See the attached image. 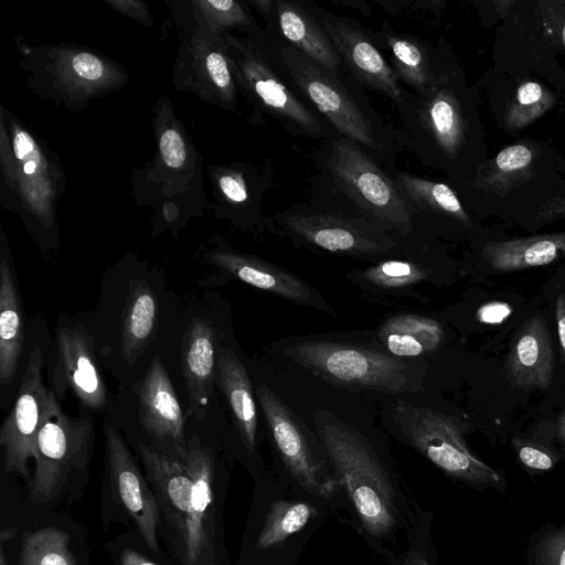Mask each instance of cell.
I'll use <instances>...</instances> for the list:
<instances>
[{
	"instance_id": "6da1fadb",
	"label": "cell",
	"mask_w": 565,
	"mask_h": 565,
	"mask_svg": "<svg viewBox=\"0 0 565 565\" xmlns=\"http://www.w3.org/2000/svg\"><path fill=\"white\" fill-rule=\"evenodd\" d=\"M316 426L360 531L375 546L384 548L411 522L409 503L399 482L355 429L324 412L317 413Z\"/></svg>"
},
{
	"instance_id": "7a4b0ae2",
	"label": "cell",
	"mask_w": 565,
	"mask_h": 565,
	"mask_svg": "<svg viewBox=\"0 0 565 565\" xmlns=\"http://www.w3.org/2000/svg\"><path fill=\"white\" fill-rule=\"evenodd\" d=\"M270 35L277 62L295 90L338 135L359 143L376 160L392 162L401 149L397 129L385 124L366 98L349 85L344 70L329 68Z\"/></svg>"
},
{
	"instance_id": "3957f363",
	"label": "cell",
	"mask_w": 565,
	"mask_h": 565,
	"mask_svg": "<svg viewBox=\"0 0 565 565\" xmlns=\"http://www.w3.org/2000/svg\"><path fill=\"white\" fill-rule=\"evenodd\" d=\"M138 450L160 512L174 530L177 554L184 565H193L213 542V457L195 450L184 465L143 443Z\"/></svg>"
},
{
	"instance_id": "277c9868",
	"label": "cell",
	"mask_w": 565,
	"mask_h": 565,
	"mask_svg": "<svg viewBox=\"0 0 565 565\" xmlns=\"http://www.w3.org/2000/svg\"><path fill=\"white\" fill-rule=\"evenodd\" d=\"M320 152V169L358 206L360 215L401 237L414 232L417 211L387 168L362 146L340 135L330 136Z\"/></svg>"
},
{
	"instance_id": "5b68a950",
	"label": "cell",
	"mask_w": 565,
	"mask_h": 565,
	"mask_svg": "<svg viewBox=\"0 0 565 565\" xmlns=\"http://www.w3.org/2000/svg\"><path fill=\"white\" fill-rule=\"evenodd\" d=\"M238 89L288 131L309 138H329L327 128L284 75L270 33L257 29L247 39L223 35Z\"/></svg>"
},
{
	"instance_id": "8992f818",
	"label": "cell",
	"mask_w": 565,
	"mask_h": 565,
	"mask_svg": "<svg viewBox=\"0 0 565 565\" xmlns=\"http://www.w3.org/2000/svg\"><path fill=\"white\" fill-rule=\"evenodd\" d=\"M394 105L401 125L397 129L401 149H407L429 167L439 168L458 159L466 143V120L448 76L441 74L423 93L403 87Z\"/></svg>"
},
{
	"instance_id": "52a82bcc",
	"label": "cell",
	"mask_w": 565,
	"mask_h": 565,
	"mask_svg": "<svg viewBox=\"0 0 565 565\" xmlns=\"http://www.w3.org/2000/svg\"><path fill=\"white\" fill-rule=\"evenodd\" d=\"M286 356L315 375L348 388L403 393L417 388L418 375L388 352L326 340H298Z\"/></svg>"
},
{
	"instance_id": "ba28073f",
	"label": "cell",
	"mask_w": 565,
	"mask_h": 565,
	"mask_svg": "<svg viewBox=\"0 0 565 565\" xmlns=\"http://www.w3.org/2000/svg\"><path fill=\"white\" fill-rule=\"evenodd\" d=\"M92 440V420L66 415L52 392L36 436L35 470L29 486L33 503L52 501L87 466Z\"/></svg>"
},
{
	"instance_id": "9c48e42d",
	"label": "cell",
	"mask_w": 565,
	"mask_h": 565,
	"mask_svg": "<svg viewBox=\"0 0 565 565\" xmlns=\"http://www.w3.org/2000/svg\"><path fill=\"white\" fill-rule=\"evenodd\" d=\"M255 395L279 457L296 486L319 500L333 498L341 487L321 443L312 438L300 418L273 390L260 385Z\"/></svg>"
},
{
	"instance_id": "30bf717a",
	"label": "cell",
	"mask_w": 565,
	"mask_h": 565,
	"mask_svg": "<svg viewBox=\"0 0 565 565\" xmlns=\"http://www.w3.org/2000/svg\"><path fill=\"white\" fill-rule=\"evenodd\" d=\"M394 411L402 436L447 476L469 484L500 482L501 476L469 451L450 416L404 402Z\"/></svg>"
},
{
	"instance_id": "8fae6325",
	"label": "cell",
	"mask_w": 565,
	"mask_h": 565,
	"mask_svg": "<svg viewBox=\"0 0 565 565\" xmlns=\"http://www.w3.org/2000/svg\"><path fill=\"white\" fill-rule=\"evenodd\" d=\"M275 226L295 243L354 256L390 255L397 241L364 216L313 212L296 207L274 216Z\"/></svg>"
},
{
	"instance_id": "7c38bea8",
	"label": "cell",
	"mask_w": 565,
	"mask_h": 565,
	"mask_svg": "<svg viewBox=\"0 0 565 565\" xmlns=\"http://www.w3.org/2000/svg\"><path fill=\"white\" fill-rule=\"evenodd\" d=\"M42 367V351L35 344L29 355L15 403L0 431L6 470L21 475L29 486L32 481L29 461L35 459L36 436L52 393L43 381Z\"/></svg>"
},
{
	"instance_id": "4fadbf2b",
	"label": "cell",
	"mask_w": 565,
	"mask_h": 565,
	"mask_svg": "<svg viewBox=\"0 0 565 565\" xmlns=\"http://www.w3.org/2000/svg\"><path fill=\"white\" fill-rule=\"evenodd\" d=\"M307 4L329 35L344 70L361 86L395 104L403 85L370 34L352 19L333 14L312 2Z\"/></svg>"
},
{
	"instance_id": "5bb4252c",
	"label": "cell",
	"mask_w": 565,
	"mask_h": 565,
	"mask_svg": "<svg viewBox=\"0 0 565 565\" xmlns=\"http://www.w3.org/2000/svg\"><path fill=\"white\" fill-rule=\"evenodd\" d=\"M178 77L211 102L235 109L238 86L231 66L223 35L199 28L182 43L178 58Z\"/></svg>"
},
{
	"instance_id": "9a60e30c",
	"label": "cell",
	"mask_w": 565,
	"mask_h": 565,
	"mask_svg": "<svg viewBox=\"0 0 565 565\" xmlns=\"http://www.w3.org/2000/svg\"><path fill=\"white\" fill-rule=\"evenodd\" d=\"M106 455L115 495L136 524L145 543L151 551L158 553V500L148 488L125 441L111 427L106 428Z\"/></svg>"
},
{
	"instance_id": "2e32d148",
	"label": "cell",
	"mask_w": 565,
	"mask_h": 565,
	"mask_svg": "<svg viewBox=\"0 0 565 565\" xmlns=\"http://www.w3.org/2000/svg\"><path fill=\"white\" fill-rule=\"evenodd\" d=\"M56 340L55 395L62 398L71 390L85 407L103 408L107 391L94 356L90 335L83 328L63 327L57 331Z\"/></svg>"
},
{
	"instance_id": "e0dca14e",
	"label": "cell",
	"mask_w": 565,
	"mask_h": 565,
	"mask_svg": "<svg viewBox=\"0 0 565 565\" xmlns=\"http://www.w3.org/2000/svg\"><path fill=\"white\" fill-rule=\"evenodd\" d=\"M211 260L237 279L284 299L332 313V307L311 285L275 264L233 249L211 253Z\"/></svg>"
},
{
	"instance_id": "ac0fdd59",
	"label": "cell",
	"mask_w": 565,
	"mask_h": 565,
	"mask_svg": "<svg viewBox=\"0 0 565 565\" xmlns=\"http://www.w3.org/2000/svg\"><path fill=\"white\" fill-rule=\"evenodd\" d=\"M139 417L156 439L170 443L181 461L186 458L182 409L162 362L156 358L138 388Z\"/></svg>"
},
{
	"instance_id": "d6986e66",
	"label": "cell",
	"mask_w": 565,
	"mask_h": 565,
	"mask_svg": "<svg viewBox=\"0 0 565 565\" xmlns=\"http://www.w3.org/2000/svg\"><path fill=\"white\" fill-rule=\"evenodd\" d=\"M555 358L545 320L535 315L527 319L511 341L504 372L513 387L546 390L551 386Z\"/></svg>"
},
{
	"instance_id": "ffe728a7",
	"label": "cell",
	"mask_w": 565,
	"mask_h": 565,
	"mask_svg": "<svg viewBox=\"0 0 565 565\" xmlns=\"http://www.w3.org/2000/svg\"><path fill=\"white\" fill-rule=\"evenodd\" d=\"M270 33L318 63L335 70H344L329 35L318 19L303 4L289 0H275L274 9L266 20Z\"/></svg>"
},
{
	"instance_id": "44dd1931",
	"label": "cell",
	"mask_w": 565,
	"mask_h": 565,
	"mask_svg": "<svg viewBox=\"0 0 565 565\" xmlns=\"http://www.w3.org/2000/svg\"><path fill=\"white\" fill-rule=\"evenodd\" d=\"M370 36L388 55V64L403 87L416 93L429 89L440 77L427 44L417 35L383 23Z\"/></svg>"
},
{
	"instance_id": "7402d4cb",
	"label": "cell",
	"mask_w": 565,
	"mask_h": 565,
	"mask_svg": "<svg viewBox=\"0 0 565 565\" xmlns=\"http://www.w3.org/2000/svg\"><path fill=\"white\" fill-rule=\"evenodd\" d=\"M181 362L190 409L198 413L207 404L216 372L214 332L206 321L195 318L186 329Z\"/></svg>"
},
{
	"instance_id": "603a6c76",
	"label": "cell",
	"mask_w": 565,
	"mask_h": 565,
	"mask_svg": "<svg viewBox=\"0 0 565 565\" xmlns=\"http://www.w3.org/2000/svg\"><path fill=\"white\" fill-rule=\"evenodd\" d=\"M215 377L231 407L242 441L248 452L256 447L257 409L245 366L228 349L217 358Z\"/></svg>"
},
{
	"instance_id": "cb8c5ba5",
	"label": "cell",
	"mask_w": 565,
	"mask_h": 565,
	"mask_svg": "<svg viewBox=\"0 0 565 565\" xmlns=\"http://www.w3.org/2000/svg\"><path fill=\"white\" fill-rule=\"evenodd\" d=\"M481 255L498 271L546 265L565 255V232L489 242Z\"/></svg>"
},
{
	"instance_id": "d4e9b609",
	"label": "cell",
	"mask_w": 565,
	"mask_h": 565,
	"mask_svg": "<svg viewBox=\"0 0 565 565\" xmlns=\"http://www.w3.org/2000/svg\"><path fill=\"white\" fill-rule=\"evenodd\" d=\"M319 509L312 501L300 498H278L274 500L263 520L256 537V548L260 552H276L313 525Z\"/></svg>"
},
{
	"instance_id": "484cf974",
	"label": "cell",
	"mask_w": 565,
	"mask_h": 565,
	"mask_svg": "<svg viewBox=\"0 0 565 565\" xmlns=\"http://www.w3.org/2000/svg\"><path fill=\"white\" fill-rule=\"evenodd\" d=\"M379 338L388 353L397 358H414L435 351L444 340V329L434 319L401 313L380 327Z\"/></svg>"
},
{
	"instance_id": "4316f807",
	"label": "cell",
	"mask_w": 565,
	"mask_h": 565,
	"mask_svg": "<svg viewBox=\"0 0 565 565\" xmlns=\"http://www.w3.org/2000/svg\"><path fill=\"white\" fill-rule=\"evenodd\" d=\"M23 344L22 308L12 270L6 259L0 264V381L14 377Z\"/></svg>"
},
{
	"instance_id": "83f0119b",
	"label": "cell",
	"mask_w": 565,
	"mask_h": 565,
	"mask_svg": "<svg viewBox=\"0 0 565 565\" xmlns=\"http://www.w3.org/2000/svg\"><path fill=\"white\" fill-rule=\"evenodd\" d=\"M387 171L415 207L417 215L433 213L454 218L469 227L472 225L457 194L447 184L393 168H387Z\"/></svg>"
},
{
	"instance_id": "f1b7e54d",
	"label": "cell",
	"mask_w": 565,
	"mask_h": 565,
	"mask_svg": "<svg viewBox=\"0 0 565 565\" xmlns=\"http://www.w3.org/2000/svg\"><path fill=\"white\" fill-rule=\"evenodd\" d=\"M431 274L429 268L418 262L394 258L352 270L349 279L367 291L395 296L428 280Z\"/></svg>"
},
{
	"instance_id": "f546056e",
	"label": "cell",
	"mask_w": 565,
	"mask_h": 565,
	"mask_svg": "<svg viewBox=\"0 0 565 565\" xmlns=\"http://www.w3.org/2000/svg\"><path fill=\"white\" fill-rule=\"evenodd\" d=\"M157 303L146 282H132L126 302L121 331V352L132 363L148 343L154 327Z\"/></svg>"
},
{
	"instance_id": "4dcf8cb0",
	"label": "cell",
	"mask_w": 565,
	"mask_h": 565,
	"mask_svg": "<svg viewBox=\"0 0 565 565\" xmlns=\"http://www.w3.org/2000/svg\"><path fill=\"white\" fill-rule=\"evenodd\" d=\"M533 161V149L526 145L509 146L487 167L478 184L497 193H505L529 178Z\"/></svg>"
},
{
	"instance_id": "1f68e13d",
	"label": "cell",
	"mask_w": 565,
	"mask_h": 565,
	"mask_svg": "<svg viewBox=\"0 0 565 565\" xmlns=\"http://www.w3.org/2000/svg\"><path fill=\"white\" fill-rule=\"evenodd\" d=\"M70 536L57 527L24 534L19 565H76Z\"/></svg>"
},
{
	"instance_id": "d6a6232c",
	"label": "cell",
	"mask_w": 565,
	"mask_h": 565,
	"mask_svg": "<svg viewBox=\"0 0 565 565\" xmlns=\"http://www.w3.org/2000/svg\"><path fill=\"white\" fill-rule=\"evenodd\" d=\"M191 4L194 7L193 15L198 26L216 34L224 35L228 29H241L249 34L258 29L250 10L238 1L203 0Z\"/></svg>"
},
{
	"instance_id": "836d02e7",
	"label": "cell",
	"mask_w": 565,
	"mask_h": 565,
	"mask_svg": "<svg viewBox=\"0 0 565 565\" xmlns=\"http://www.w3.org/2000/svg\"><path fill=\"white\" fill-rule=\"evenodd\" d=\"M554 103V96L539 83H523L507 111L505 125L512 130L523 128L547 111Z\"/></svg>"
},
{
	"instance_id": "e575fe53",
	"label": "cell",
	"mask_w": 565,
	"mask_h": 565,
	"mask_svg": "<svg viewBox=\"0 0 565 565\" xmlns=\"http://www.w3.org/2000/svg\"><path fill=\"white\" fill-rule=\"evenodd\" d=\"M217 185L224 198L235 206L252 204L248 182L238 169H226L217 178Z\"/></svg>"
},
{
	"instance_id": "d590c367",
	"label": "cell",
	"mask_w": 565,
	"mask_h": 565,
	"mask_svg": "<svg viewBox=\"0 0 565 565\" xmlns=\"http://www.w3.org/2000/svg\"><path fill=\"white\" fill-rule=\"evenodd\" d=\"M160 157L166 167L178 170L186 161V146L182 135L173 127H167L159 137Z\"/></svg>"
},
{
	"instance_id": "8d00e7d4",
	"label": "cell",
	"mask_w": 565,
	"mask_h": 565,
	"mask_svg": "<svg viewBox=\"0 0 565 565\" xmlns=\"http://www.w3.org/2000/svg\"><path fill=\"white\" fill-rule=\"evenodd\" d=\"M537 565H565V527L548 533L536 548Z\"/></svg>"
},
{
	"instance_id": "74e56055",
	"label": "cell",
	"mask_w": 565,
	"mask_h": 565,
	"mask_svg": "<svg viewBox=\"0 0 565 565\" xmlns=\"http://www.w3.org/2000/svg\"><path fill=\"white\" fill-rule=\"evenodd\" d=\"M514 446L519 459L531 469L548 470L555 463L554 454L540 445L515 440Z\"/></svg>"
},
{
	"instance_id": "f35d334b",
	"label": "cell",
	"mask_w": 565,
	"mask_h": 565,
	"mask_svg": "<svg viewBox=\"0 0 565 565\" xmlns=\"http://www.w3.org/2000/svg\"><path fill=\"white\" fill-rule=\"evenodd\" d=\"M376 4L390 15L423 18L427 11L437 12L438 1H376Z\"/></svg>"
},
{
	"instance_id": "ab89813d",
	"label": "cell",
	"mask_w": 565,
	"mask_h": 565,
	"mask_svg": "<svg viewBox=\"0 0 565 565\" xmlns=\"http://www.w3.org/2000/svg\"><path fill=\"white\" fill-rule=\"evenodd\" d=\"M513 312L510 303L503 301H490L483 303L476 312V318L484 324H500Z\"/></svg>"
},
{
	"instance_id": "60d3db41",
	"label": "cell",
	"mask_w": 565,
	"mask_h": 565,
	"mask_svg": "<svg viewBox=\"0 0 565 565\" xmlns=\"http://www.w3.org/2000/svg\"><path fill=\"white\" fill-rule=\"evenodd\" d=\"M108 3L117 11L131 17L142 23L150 20V15L143 3L137 1H108ZM148 24V23H147Z\"/></svg>"
},
{
	"instance_id": "b9f144b4",
	"label": "cell",
	"mask_w": 565,
	"mask_h": 565,
	"mask_svg": "<svg viewBox=\"0 0 565 565\" xmlns=\"http://www.w3.org/2000/svg\"><path fill=\"white\" fill-rule=\"evenodd\" d=\"M565 217V196L555 198L544 204L537 213V218L544 222H551Z\"/></svg>"
},
{
	"instance_id": "7bdbcfd3",
	"label": "cell",
	"mask_w": 565,
	"mask_h": 565,
	"mask_svg": "<svg viewBox=\"0 0 565 565\" xmlns=\"http://www.w3.org/2000/svg\"><path fill=\"white\" fill-rule=\"evenodd\" d=\"M555 318L559 344L565 354V295L563 294H561L556 300Z\"/></svg>"
},
{
	"instance_id": "ee69618b",
	"label": "cell",
	"mask_w": 565,
	"mask_h": 565,
	"mask_svg": "<svg viewBox=\"0 0 565 565\" xmlns=\"http://www.w3.org/2000/svg\"><path fill=\"white\" fill-rule=\"evenodd\" d=\"M121 565H156L134 550H125L120 556Z\"/></svg>"
},
{
	"instance_id": "f6af8a7d",
	"label": "cell",
	"mask_w": 565,
	"mask_h": 565,
	"mask_svg": "<svg viewBox=\"0 0 565 565\" xmlns=\"http://www.w3.org/2000/svg\"><path fill=\"white\" fill-rule=\"evenodd\" d=\"M250 3L267 20L273 12L275 0H255Z\"/></svg>"
},
{
	"instance_id": "bcb514c9",
	"label": "cell",
	"mask_w": 565,
	"mask_h": 565,
	"mask_svg": "<svg viewBox=\"0 0 565 565\" xmlns=\"http://www.w3.org/2000/svg\"><path fill=\"white\" fill-rule=\"evenodd\" d=\"M401 565H429L424 554L413 551L407 554Z\"/></svg>"
},
{
	"instance_id": "7dc6e473",
	"label": "cell",
	"mask_w": 565,
	"mask_h": 565,
	"mask_svg": "<svg viewBox=\"0 0 565 565\" xmlns=\"http://www.w3.org/2000/svg\"><path fill=\"white\" fill-rule=\"evenodd\" d=\"M556 433L558 439L565 446V409L559 414L557 418Z\"/></svg>"
},
{
	"instance_id": "c3c4849f",
	"label": "cell",
	"mask_w": 565,
	"mask_h": 565,
	"mask_svg": "<svg viewBox=\"0 0 565 565\" xmlns=\"http://www.w3.org/2000/svg\"><path fill=\"white\" fill-rule=\"evenodd\" d=\"M512 3H514V2L513 1H495L494 2V4L497 6V11L501 18H504L510 10V8H505V6L508 7Z\"/></svg>"
},
{
	"instance_id": "681fc988",
	"label": "cell",
	"mask_w": 565,
	"mask_h": 565,
	"mask_svg": "<svg viewBox=\"0 0 565 565\" xmlns=\"http://www.w3.org/2000/svg\"><path fill=\"white\" fill-rule=\"evenodd\" d=\"M15 530L14 529H8V530H3L1 532V535H0V540L1 542H4L6 540L10 539L11 536H13Z\"/></svg>"
},
{
	"instance_id": "f907efd6",
	"label": "cell",
	"mask_w": 565,
	"mask_h": 565,
	"mask_svg": "<svg viewBox=\"0 0 565 565\" xmlns=\"http://www.w3.org/2000/svg\"><path fill=\"white\" fill-rule=\"evenodd\" d=\"M562 38H563V42H564V45H565V24H564L563 30H562Z\"/></svg>"
}]
</instances>
